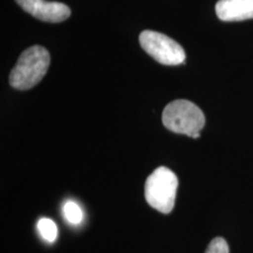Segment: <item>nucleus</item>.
Here are the masks:
<instances>
[{"mask_svg": "<svg viewBox=\"0 0 253 253\" xmlns=\"http://www.w3.org/2000/svg\"><path fill=\"white\" fill-rule=\"evenodd\" d=\"M50 55L45 47L32 46L21 53L9 74V84L18 90H27L42 80L49 68Z\"/></svg>", "mask_w": 253, "mask_h": 253, "instance_id": "obj_1", "label": "nucleus"}, {"mask_svg": "<svg viewBox=\"0 0 253 253\" xmlns=\"http://www.w3.org/2000/svg\"><path fill=\"white\" fill-rule=\"evenodd\" d=\"M162 122L170 131L198 138L205 126V116L202 109L191 101L176 100L164 108Z\"/></svg>", "mask_w": 253, "mask_h": 253, "instance_id": "obj_2", "label": "nucleus"}, {"mask_svg": "<svg viewBox=\"0 0 253 253\" xmlns=\"http://www.w3.org/2000/svg\"><path fill=\"white\" fill-rule=\"evenodd\" d=\"M178 178L167 167H158L148 177L144 185V196L148 204L162 213H170L175 207Z\"/></svg>", "mask_w": 253, "mask_h": 253, "instance_id": "obj_3", "label": "nucleus"}, {"mask_svg": "<svg viewBox=\"0 0 253 253\" xmlns=\"http://www.w3.org/2000/svg\"><path fill=\"white\" fill-rule=\"evenodd\" d=\"M140 45L151 58L166 66H177L185 61V52L177 41L155 31H143L138 38Z\"/></svg>", "mask_w": 253, "mask_h": 253, "instance_id": "obj_4", "label": "nucleus"}, {"mask_svg": "<svg viewBox=\"0 0 253 253\" xmlns=\"http://www.w3.org/2000/svg\"><path fill=\"white\" fill-rule=\"evenodd\" d=\"M24 11L46 23H61L71 17V8L66 4L46 0H15Z\"/></svg>", "mask_w": 253, "mask_h": 253, "instance_id": "obj_5", "label": "nucleus"}, {"mask_svg": "<svg viewBox=\"0 0 253 253\" xmlns=\"http://www.w3.org/2000/svg\"><path fill=\"white\" fill-rule=\"evenodd\" d=\"M217 17L223 21H243L253 19V0H219Z\"/></svg>", "mask_w": 253, "mask_h": 253, "instance_id": "obj_6", "label": "nucleus"}, {"mask_svg": "<svg viewBox=\"0 0 253 253\" xmlns=\"http://www.w3.org/2000/svg\"><path fill=\"white\" fill-rule=\"evenodd\" d=\"M38 230L46 242L53 243L58 237V227H56L54 221L49 218H41L38 221Z\"/></svg>", "mask_w": 253, "mask_h": 253, "instance_id": "obj_7", "label": "nucleus"}, {"mask_svg": "<svg viewBox=\"0 0 253 253\" xmlns=\"http://www.w3.org/2000/svg\"><path fill=\"white\" fill-rule=\"evenodd\" d=\"M63 213H65L66 219H67L71 224H74V225L80 224L82 217H84L81 208L79 207L77 203L71 201L63 205Z\"/></svg>", "mask_w": 253, "mask_h": 253, "instance_id": "obj_8", "label": "nucleus"}, {"mask_svg": "<svg viewBox=\"0 0 253 253\" xmlns=\"http://www.w3.org/2000/svg\"><path fill=\"white\" fill-rule=\"evenodd\" d=\"M205 253H230L229 245H227L226 240L221 237L212 239L209 244Z\"/></svg>", "mask_w": 253, "mask_h": 253, "instance_id": "obj_9", "label": "nucleus"}]
</instances>
